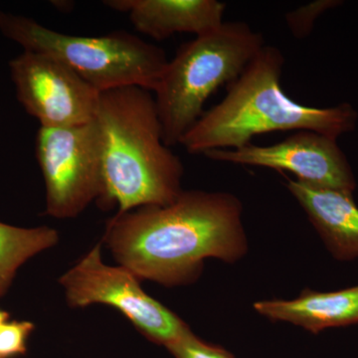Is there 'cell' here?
Instances as JSON below:
<instances>
[{"label":"cell","instance_id":"ba28073f","mask_svg":"<svg viewBox=\"0 0 358 358\" xmlns=\"http://www.w3.org/2000/svg\"><path fill=\"white\" fill-rule=\"evenodd\" d=\"M9 69L18 101L40 128H72L95 120L100 92L68 66L24 51L10 61Z\"/></svg>","mask_w":358,"mask_h":358},{"label":"cell","instance_id":"9a60e30c","mask_svg":"<svg viewBox=\"0 0 358 358\" xmlns=\"http://www.w3.org/2000/svg\"><path fill=\"white\" fill-rule=\"evenodd\" d=\"M166 348L174 358H234L220 346L210 345L197 338L192 331Z\"/></svg>","mask_w":358,"mask_h":358},{"label":"cell","instance_id":"8992f818","mask_svg":"<svg viewBox=\"0 0 358 358\" xmlns=\"http://www.w3.org/2000/svg\"><path fill=\"white\" fill-rule=\"evenodd\" d=\"M59 284L71 308H83L95 303L110 306L148 341L164 348L192 331L176 313L148 296L131 271L103 262L101 243L61 275Z\"/></svg>","mask_w":358,"mask_h":358},{"label":"cell","instance_id":"5bb4252c","mask_svg":"<svg viewBox=\"0 0 358 358\" xmlns=\"http://www.w3.org/2000/svg\"><path fill=\"white\" fill-rule=\"evenodd\" d=\"M34 324L27 320L6 322L0 326V358L24 355Z\"/></svg>","mask_w":358,"mask_h":358},{"label":"cell","instance_id":"3957f363","mask_svg":"<svg viewBox=\"0 0 358 358\" xmlns=\"http://www.w3.org/2000/svg\"><path fill=\"white\" fill-rule=\"evenodd\" d=\"M285 58L274 46H265L244 72L228 87L222 102L202 114L181 145L188 154L235 150L258 134L312 131L336 140L355 128L357 113L350 103L331 108L301 105L282 91Z\"/></svg>","mask_w":358,"mask_h":358},{"label":"cell","instance_id":"6da1fadb","mask_svg":"<svg viewBox=\"0 0 358 358\" xmlns=\"http://www.w3.org/2000/svg\"><path fill=\"white\" fill-rule=\"evenodd\" d=\"M103 243L138 279L190 284L205 259L231 263L246 253L242 204L230 193L183 190L164 206L115 214L106 224Z\"/></svg>","mask_w":358,"mask_h":358},{"label":"cell","instance_id":"4fadbf2b","mask_svg":"<svg viewBox=\"0 0 358 358\" xmlns=\"http://www.w3.org/2000/svg\"><path fill=\"white\" fill-rule=\"evenodd\" d=\"M58 241L57 231L48 226L23 228L0 222V296L6 293L23 264Z\"/></svg>","mask_w":358,"mask_h":358},{"label":"cell","instance_id":"30bf717a","mask_svg":"<svg viewBox=\"0 0 358 358\" xmlns=\"http://www.w3.org/2000/svg\"><path fill=\"white\" fill-rule=\"evenodd\" d=\"M105 6L129 14L138 32L157 41L176 33L197 36L223 24L226 4L217 0H108Z\"/></svg>","mask_w":358,"mask_h":358},{"label":"cell","instance_id":"2e32d148","mask_svg":"<svg viewBox=\"0 0 358 358\" xmlns=\"http://www.w3.org/2000/svg\"><path fill=\"white\" fill-rule=\"evenodd\" d=\"M341 2L336 0H317L299 7L286 14L287 24L296 38H305L313 30L315 20L327 9L333 8Z\"/></svg>","mask_w":358,"mask_h":358},{"label":"cell","instance_id":"277c9868","mask_svg":"<svg viewBox=\"0 0 358 358\" xmlns=\"http://www.w3.org/2000/svg\"><path fill=\"white\" fill-rule=\"evenodd\" d=\"M264 46L262 34L247 23L232 21L179 48L154 90L167 147L181 143L209 96L233 83Z\"/></svg>","mask_w":358,"mask_h":358},{"label":"cell","instance_id":"9c48e42d","mask_svg":"<svg viewBox=\"0 0 358 358\" xmlns=\"http://www.w3.org/2000/svg\"><path fill=\"white\" fill-rule=\"evenodd\" d=\"M205 157L230 164L289 171L296 180L327 189L352 193L355 176L336 140L312 131H298L275 145L213 150Z\"/></svg>","mask_w":358,"mask_h":358},{"label":"cell","instance_id":"7c38bea8","mask_svg":"<svg viewBox=\"0 0 358 358\" xmlns=\"http://www.w3.org/2000/svg\"><path fill=\"white\" fill-rule=\"evenodd\" d=\"M254 308L268 319L282 320L317 334L329 327L358 322V286L341 291L305 289L292 301H258Z\"/></svg>","mask_w":358,"mask_h":358},{"label":"cell","instance_id":"5b68a950","mask_svg":"<svg viewBox=\"0 0 358 358\" xmlns=\"http://www.w3.org/2000/svg\"><path fill=\"white\" fill-rule=\"evenodd\" d=\"M0 31L24 51L68 66L100 93L131 86L154 92L169 63L164 49L126 31L78 36L3 11H0Z\"/></svg>","mask_w":358,"mask_h":358},{"label":"cell","instance_id":"e0dca14e","mask_svg":"<svg viewBox=\"0 0 358 358\" xmlns=\"http://www.w3.org/2000/svg\"><path fill=\"white\" fill-rule=\"evenodd\" d=\"M8 317V313L0 310V326H1L2 324H4V322H7Z\"/></svg>","mask_w":358,"mask_h":358},{"label":"cell","instance_id":"8fae6325","mask_svg":"<svg viewBox=\"0 0 358 358\" xmlns=\"http://www.w3.org/2000/svg\"><path fill=\"white\" fill-rule=\"evenodd\" d=\"M287 187L306 211L334 258L358 257V207L352 193L317 187L288 179Z\"/></svg>","mask_w":358,"mask_h":358},{"label":"cell","instance_id":"7a4b0ae2","mask_svg":"<svg viewBox=\"0 0 358 358\" xmlns=\"http://www.w3.org/2000/svg\"><path fill=\"white\" fill-rule=\"evenodd\" d=\"M96 121L103 152L101 206L124 213L178 199L185 169L164 143L150 91L131 86L102 92Z\"/></svg>","mask_w":358,"mask_h":358},{"label":"cell","instance_id":"52a82bcc","mask_svg":"<svg viewBox=\"0 0 358 358\" xmlns=\"http://www.w3.org/2000/svg\"><path fill=\"white\" fill-rule=\"evenodd\" d=\"M36 157L43 174L47 215L75 218L102 197V141L96 117L72 128H40Z\"/></svg>","mask_w":358,"mask_h":358}]
</instances>
